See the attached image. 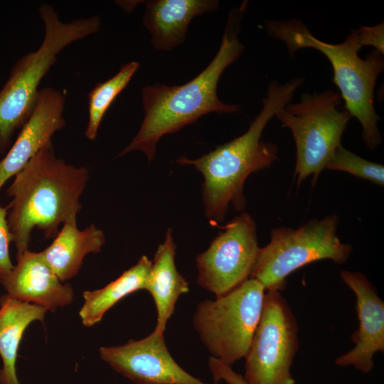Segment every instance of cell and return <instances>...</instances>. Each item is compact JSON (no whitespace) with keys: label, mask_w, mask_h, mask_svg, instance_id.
<instances>
[{"label":"cell","mask_w":384,"mask_h":384,"mask_svg":"<svg viewBox=\"0 0 384 384\" xmlns=\"http://www.w3.org/2000/svg\"><path fill=\"white\" fill-rule=\"evenodd\" d=\"M247 2L243 1L230 10L217 53L197 76L181 85L155 83L142 89L143 121L137 134L117 156L140 151L151 162L162 137L179 131L208 113L239 111L240 105L225 104L219 99L217 87L223 71L245 50L238 34Z\"/></svg>","instance_id":"cell-1"},{"label":"cell","mask_w":384,"mask_h":384,"mask_svg":"<svg viewBox=\"0 0 384 384\" xmlns=\"http://www.w3.org/2000/svg\"><path fill=\"white\" fill-rule=\"evenodd\" d=\"M304 81L303 77L284 84L272 80L262 99V110L244 134L198 159L181 156L176 159L177 163L192 165L202 174L204 213L212 225L225 220L230 205L242 210L246 206L243 188L247 177L270 168L277 159L279 148L262 139L263 131L270 120L291 102Z\"/></svg>","instance_id":"cell-2"},{"label":"cell","mask_w":384,"mask_h":384,"mask_svg":"<svg viewBox=\"0 0 384 384\" xmlns=\"http://www.w3.org/2000/svg\"><path fill=\"white\" fill-rule=\"evenodd\" d=\"M90 177L89 170L57 157L52 141L20 171L7 188L12 198L7 221L16 248V258L28 250L34 228L45 238H54L60 225L77 221L80 198Z\"/></svg>","instance_id":"cell-3"},{"label":"cell","mask_w":384,"mask_h":384,"mask_svg":"<svg viewBox=\"0 0 384 384\" xmlns=\"http://www.w3.org/2000/svg\"><path fill=\"white\" fill-rule=\"evenodd\" d=\"M270 36L282 41L290 55L304 48H314L325 55L334 70L333 81L344 100L343 107L357 119L362 127V138L370 150L382 142L378 122L380 117L374 107V90L384 69L383 55L373 50L365 59L358 53L362 48L356 29L351 30L345 41L332 44L314 36L307 26L297 19L265 21Z\"/></svg>","instance_id":"cell-4"},{"label":"cell","mask_w":384,"mask_h":384,"mask_svg":"<svg viewBox=\"0 0 384 384\" xmlns=\"http://www.w3.org/2000/svg\"><path fill=\"white\" fill-rule=\"evenodd\" d=\"M45 34L39 48L19 58L0 90V153L10 146L13 134L31 115L41 80L56 62L58 55L71 43L99 31L98 16L63 22L55 9L43 4L38 9Z\"/></svg>","instance_id":"cell-5"},{"label":"cell","mask_w":384,"mask_h":384,"mask_svg":"<svg viewBox=\"0 0 384 384\" xmlns=\"http://www.w3.org/2000/svg\"><path fill=\"white\" fill-rule=\"evenodd\" d=\"M336 213L311 219L299 228L281 226L272 229L270 241L260 247L250 278L270 290L282 291L288 276L314 262L329 260L336 264L348 260L353 247L337 235Z\"/></svg>","instance_id":"cell-6"},{"label":"cell","mask_w":384,"mask_h":384,"mask_svg":"<svg viewBox=\"0 0 384 384\" xmlns=\"http://www.w3.org/2000/svg\"><path fill=\"white\" fill-rule=\"evenodd\" d=\"M338 92L326 90L321 92L304 93L296 103H288L274 117L288 128L296 146L294 175L297 186L313 176L315 184L326 168L352 117L340 107Z\"/></svg>","instance_id":"cell-7"},{"label":"cell","mask_w":384,"mask_h":384,"mask_svg":"<svg viewBox=\"0 0 384 384\" xmlns=\"http://www.w3.org/2000/svg\"><path fill=\"white\" fill-rule=\"evenodd\" d=\"M265 289L250 278L231 292L199 302L193 325L211 356L232 366L245 358L262 311Z\"/></svg>","instance_id":"cell-8"},{"label":"cell","mask_w":384,"mask_h":384,"mask_svg":"<svg viewBox=\"0 0 384 384\" xmlns=\"http://www.w3.org/2000/svg\"><path fill=\"white\" fill-rule=\"evenodd\" d=\"M297 319L280 291L265 294L262 314L245 357L247 384H294L291 373L299 348Z\"/></svg>","instance_id":"cell-9"},{"label":"cell","mask_w":384,"mask_h":384,"mask_svg":"<svg viewBox=\"0 0 384 384\" xmlns=\"http://www.w3.org/2000/svg\"><path fill=\"white\" fill-rule=\"evenodd\" d=\"M221 228L196 258L197 284L215 297L250 279L260 248L257 225L250 214L244 212Z\"/></svg>","instance_id":"cell-10"},{"label":"cell","mask_w":384,"mask_h":384,"mask_svg":"<svg viewBox=\"0 0 384 384\" xmlns=\"http://www.w3.org/2000/svg\"><path fill=\"white\" fill-rule=\"evenodd\" d=\"M101 359L136 384H208L182 368L171 355L164 334L154 330L139 340L102 346Z\"/></svg>","instance_id":"cell-11"},{"label":"cell","mask_w":384,"mask_h":384,"mask_svg":"<svg viewBox=\"0 0 384 384\" xmlns=\"http://www.w3.org/2000/svg\"><path fill=\"white\" fill-rule=\"evenodd\" d=\"M340 277L356 296L358 328L351 335L355 346L334 363L368 373L374 367V355L384 352V302L363 273L342 270Z\"/></svg>","instance_id":"cell-12"},{"label":"cell","mask_w":384,"mask_h":384,"mask_svg":"<svg viewBox=\"0 0 384 384\" xmlns=\"http://www.w3.org/2000/svg\"><path fill=\"white\" fill-rule=\"evenodd\" d=\"M64 93L48 87L39 90L34 108L6 156L0 160V190L65 125Z\"/></svg>","instance_id":"cell-13"},{"label":"cell","mask_w":384,"mask_h":384,"mask_svg":"<svg viewBox=\"0 0 384 384\" xmlns=\"http://www.w3.org/2000/svg\"><path fill=\"white\" fill-rule=\"evenodd\" d=\"M16 259L11 272L0 280L9 296L51 312L73 302L72 286L58 279L41 252L28 250Z\"/></svg>","instance_id":"cell-14"},{"label":"cell","mask_w":384,"mask_h":384,"mask_svg":"<svg viewBox=\"0 0 384 384\" xmlns=\"http://www.w3.org/2000/svg\"><path fill=\"white\" fill-rule=\"evenodd\" d=\"M143 25L154 49L169 51L182 44L192 19L219 7L217 0H149L144 3Z\"/></svg>","instance_id":"cell-15"},{"label":"cell","mask_w":384,"mask_h":384,"mask_svg":"<svg viewBox=\"0 0 384 384\" xmlns=\"http://www.w3.org/2000/svg\"><path fill=\"white\" fill-rule=\"evenodd\" d=\"M176 244L172 230L167 229L164 242L154 254L145 290L155 304L156 324L154 330L164 334L179 297L189 291L188 281L177 270L175 257Z\"/></svg>","instance_id":"cell-16"},{"label":"cell","mask_w":384,"mask_h":384,"mask_svg":"<svg viewBox=\"0 0 384 384\" xmlns=\"http://www.w3.org/2000/svg\"><path fill=\"white\" fill-rule=\"evenodd\" d=\"M105 243V234L95 225L80 230L77 221L68 222L41 253L58 279L65 282L78 274L86 255L100 252Z\"/></svg>","instance_id":"cell-17"},{"label":"cell","mask_w":384,"mask_h":384,"mask_svg":"<svg viewBox=\"0 0 384 384\" xmlns=\"http://www.w3.org/2000/svg\"><path fill=\"white\" fill-rule=\"evenodd\" d=\"M48 310L37 304L0 297V384H21L16 374L17 353L23 333L33 321L43 322Z\"/></svg>","instance_id":"cell-18"},{"label":"cell","mask_w":384,"mask_h":384,"mask_svg":"<svg viewBox=\"0 0 384 384\" xmlns=\"http://www.w3.org/2000/svg\"><path fill=\"white\" fill-rule=\"evenodd\" d=\"M152 262L145 255L119 277L101 289L85 290L79 316L82 324L90 327L99 323L106 312L130 294L145 290Z\"/></svg>","instance_id":"cell-19"},{"label":"cell","mask_w":384,"mask_h":384,"mask_svg":"<svg viewBox=\"0 0 384 384\" xmlns=\"http://www.w3.org/2000/svg\"><path fill=\"white\" fill-rule=\"evenodd\" d=\"M139 68L137 61L122 65L119 72L103 82H98L88 94L89 118L85 132L90 141L96 139L102 118L115 97L126 87Z\"/></svg>","instance_id":"cell-20"},{"label":"cell","mask_w":384,"mask_h":384,"mask_svg":"<svg viewBox=\"0 0 384 384\" xmlns=\"http://www.w3.org/2000/svg\"><path fill=\"white\" fill-rule=\"evenodd\" d=\"M325 169L347 172L380 186L384 185L383 164L368 161L346 149L342 144L336 148Z\"/></svg>","instance_id":"cell-21"},{"label":"cell","mask_w":384,"mask_h":384,"mask_svg":"<svg viewBox=\"0 0 384 384\" xmlns=\"http://www.w3.org/2000/svg\"><path fill=\"white\" fill-rule=\"evenodd\" d=\"M8 208L0 205V280L5 278L12 270L13 265L9 252L12 236L8 221Z\"/></svg>","instance_id":"cell-22"},{"label":"cell","mask_w":384,"mask_h":384,"mask_svg":"<svg viewBox=\"0 0 384 384\" xmlns=\"http://www.w3.org/2000/svg\"><path fill=\"white\" fill-rule=\"evenodd\" d=\"M208 368L215 381L223 380L228 384H247L242 375L233 370L232 366L210 356Z\"/></svg>","instance_id":"cell-23"},{"label":"cell","mask_w":384,"mask_h":384,"mask_svg":"<svg viewBox=\"0 0 384 384\" xmlns=\"http://www.w3.org/2000/svg\"><path fill=\"white\" fill-rule=\"evenodd\" d=\"M362 46H370L384 54V26L380 23L373 26H360L356 29Z\"/></svg>","instance_id":"cell-24"}]
</instances>
